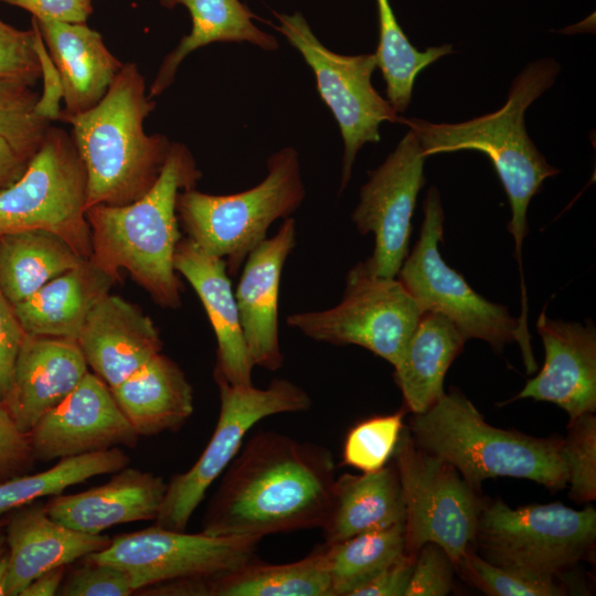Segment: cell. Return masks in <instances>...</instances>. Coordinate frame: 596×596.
<instances>
[{"mask_svg":"<svg viewBox=\"0 0 596 596\" xmlns=\"http://www.w3.org/2000/svg\"><path fill=\"white\" fill-rule=\"evenodd\" d=\"M222 475L201 532L259 540L321 528L337 478L328 448L274 430L243 443Z\"/></svg>","mask_w":596,"mask_h":596,"instance_id":"cell-1","label":"cell"},{"mask_svg":"<svg viewBox=\"0 0 596 596\" xmlns=\"http://www.w3.org/2000/svg\"><path fill=\"white\" fill-rule=\"evenodd\" d=\"M201 177L189 148L172 142L155 184L125 205H95L86 210L91 227L89 259L116 281L121 269L164 308L181 304L182 284L173 256L181 240L177 199Z\"/></svg>","mask_w":596,"mask_h":596,"instance_id":"cell-2","label":"cell"},{"mask_svg":"<svg viewBox=\"0 0 596 596\" xmlns=\"http://www.w3.org/2000/svg\"><path fill=\"white\" fill-rule=\"evenodd\" d=\"M155 107L137 64L124 63L94 107L77 115L60 114L58 119L72 127L86 171V210L131 203L155 184L172 143L163 135L145 131Z\"/></svg>","mask_w":596,"mask_h":596,"instance_id":"cell-3","label":"cell"},{"mask_svg":"<svg viewBox=\"0 0 596 596\" xmlns=\"http://www.w3.org/2000/svg\"><path fill=\"white\" fill-rule=\"evenodd\" d=\"M558 71L560 65L553 58L532 62L515 77L500 109L467 121L436 124L403 117L396 120L416 135L426 158L458 150H477L489 157L510 202L512 216L508 230L514 238L519 262L528 233L530 201L544 180L558 172L529 137L524 114L554 84Z\"/></svg>","mask_w":596,"mask_h":596,"instance_id":"cell-4","label":"cell"},{"mask_svg":"<svg viewBox=\"0 0 596 596\" xmlns=\"http://www.w3.org/2000/svg\"><path fill=\"white\" fill-rule=\"evenodd\" d=\"M409 432L421 448L454 466L472 489L498 477L528 479L553 490L567 486L562 439L493 427L459 392L444 393L414 414Z\"/></svg>","mask_w":596,"mask_h":596,"instance_id":"cell-5","label":"cell"},{"mask_svg":"<svg viewBox=\"0 0 596 596\" xmlns=\"http://www.w3.org/2000/svg\"><path fill=\"white\" fill-rule=\"evenodd\" d=\"M305 195L298 152L287 146L269 156L266 178L248 190L226 195L181 191L177 215L188 238L223 258L235 276L269 226L297 211Z\"/></svg>","mask_w":596,"mask_h":596,"instance_id":"cell-6","label":"cell"},{"mask_svg":"<svg viewBox=\"0 0 596 596\" xmlns=\"http://www.w3.org/2000/svg\"><path fill=\"white\" fill-rule=\"evenodd\" d=\"M595 541V509L575 510L561 502L482 505L475 538L488 562L540 578H555L582 561Z\"/></svg>","mask_w":596,"mask_h":596,"instance_id":"cell-7","label":"cell"},{"mask_svg":"<svg viewBox=\"0 0 596 596\" xmlns=\"http://www.w3.org/2000/svg\"><path fill=\"white\" fill-rule=\"evenodd\" d=\"M87 177L71 134L50 126L23 174L0 191V235L41 230L82 257L92 253Z\"/></svg>","mask_w":596,"mask_h":596,"instance_id":"cell-8","label":"cell"},{"mask_svg":"<svg viewBox=\"0 0 596 596\" xmlns=\"http://www.w3.org/2000/svg\"><path fill=\"white\" fill-rule=\"evenodd\" d=\"M395 469L405 504V552L416 555L425 543L440 546L455 567L475 543L482 504L449 462L421 448L403 427Z\"/></svg>","mask_w":596,"mask_h":596,"instance_id":"cell-9","label":"cell"},{"mask_svg":"<svg viewBox=\"0 0 596 596\" xmlns=\"http://www.w3.org/2000/svg\"><path fill=\"white\" fill-rule=\"evenodd\" d=\"M220 414L213 435L195 464L171 477L155 525L184 531L206 490L237 455L246 434L260 419L308 409V393L286 379H274L265 389L216 382Z\"/></svg>","mask_w":596,"mask_h":596,"instance_id":"cell-10","label":"cell"},{"mask_svg":"<svg viewBox=\"0 0 596 596\" xmlns=\"http://www.w3.org/2000/svg\"><path fill=\"white\" fill-rule=\"evenodd\" d=\"M422 315L398 279L376 276L360 262L348 273L338 305L291 313L286 322L319 342L363 347L394 366Z\"/></svg>","mask_w":596,"mask_h":596,"instance_id":"cell-11","label":"cell"},{"mask_svg":"<svg viewBox=\"0 0 596 596\" xmlns=\"http://www.w3.org/2000/svg\"><path fill=\"white\" fill-rule=\"evenodd\" d=\"M276 29L301 54L312 70L317 91L334 116L343 140L339 192L348 185L358 151L380 141V126L397 120V113L373 87L377 67L374 53L338 54L324 46L300 12H274Z\"/></svg>","mask_w":596,"mask_h":596,"instance_id":"cell-12","label":"cell"},{"mask_svg":"<svg viewBox=\"0 0 596 596\" xmlns=\"http://www.w3.org/2000/svg\"><path fill=\"white\" fill-rule=\"evenodd\" d=\"M444 211L436 188H430L424 203L419 238L406 256L398 280L414 298L421 311L447 317L468 339H481L500 351L519 341V319L505 306L493 304L477 294L438 251L443 240Z\"/></svg>","mask_w":596,"mask_h":596,"instance_id":"cell-13","label":"cell"},{"mask_svg":"<svg viewBox=\"0 0 596 596\" xmlns=\"http://www.w3.org/2000/svg\"><path fill=\"white\" fill-rule=\"evenodd\" d=\"M255 538L212 536L163 529L158 525L111 538L103 551L85 558L126 571L135 594L149 585L185 577H213L255 557Z\"/></svg>","mask_w":596,"mask_h":596,"instance_id":"cell-14","label":"cell"},{"mask_svg":"<svg viewBox=\"0 0 596 596\" xmlns=\"http://www.w3.org/2000/svg\"><path fill=\"white\" fill-rule=\"evenodd\" d=\"M425 155L409 129L394 151L360 190L352 213L356 230L373 233V254L364 262L376 276L394 278L408 255L411 220L419 190L425 183Z\"/></svg>","mask_w":596,"mask_h":596,"instance_id":"cell-15","label":"cell"},{"mask_svg":"<svg viewBox=\"0 0 596 596\" xmlns=\"http://www.w3.org/2000/svg\"><path fill=\"white\" fill-rule=\"evenodd\" d=\"M35 460L51 461L113 447H135L138 435L108 385L89 371L28 433Z\"/></svg>","mask_w":596,"mask_h":596,"instance_id":"cell-16","label":"cell"},{"mask_svg":"<svg viewBox=\"0 0 596 596\" xmlns=\"http://www.w3.org/2000/svg\"><path fill=\"white\" fill-rule=\"evenodd\" d=\"M296 245V222L286 217L277 233L246 257L234 292L249 358L276 371L284 364L278 338V296L283 267Z\"/></svg>","mask_w":596,"mask_h":596,"instance_id":"cell-17","label":"cell"},{"mask_svg":"<svg viewBox=\"0 0 596 596\" xmlns=\"http://www.w3.org/2000/svg\"><path fill=\"white\" fill-rule=\"evenodd\" d=\"M545 360L517 398L551 402L574 419L596 411V332L592 324L552 320L544 310L536 322Z\"/></svg>","mask_w":596,"mask_h":596,"instance_id":"cell-18","label":"cell"},{"mask_svg":"<svg viewBox=\"0 0 596 596\" xmlns=\"http://www.w3.org/2000/svg\"><path fill=\"white\" fill-rule=\"evenodd\" d=\"M87 368L75 340L25 333L1 403L17 427L28 434L79 384Z\"/></svg>","mask_w":596,"mask_h":596,"instance_id":"cell-19","label":"cell"},{"mask_svg":"<svg viewBox=\"0 0 596 596\" xmlns=\"http://www.w3.org/2000/svg\"><path fill=\"white\" fill-rule=\"evenodd\" d=\"M173 265L198 294L215 333V381L252 385L254 364L244 340L225 260L185 237L177 244Z\"/></svg>","mask_w":596,"mask_h":596,"instance_id":"cell-20","label":"cell"},{"mask_svg":"<svg viewBox=\"0 0 596 596\" xmlns=\"http://www.w3.org/2000/svg\"><path fill=\"white\" fill-rule=\"evenodd\" d=\"M76 342L87 366L109 389L120 384L162 349L152 320L137 306L110 294L94 307Z\"/></svg>","mask_w":596,"mask_h":596,"instance_id":"cell-21","label":"cell"},{"mask_svg":"<svg viewBox=\"0 0 596 596\" xmlns=\"http://www.w3.org/2000/svg\"><path fill=\"white\" fill-rule=\"evenodd\" d=\"M4 534L10 549L7 596H20L41 574L106 549L111 538L70 529L50 518L36 501L11 511Z\"/></svg>","mask_w":596,"mask_h":596,"instance_id":"cell-22","label":"cell"},{"mask_svg":"<svg viewBox=\"0 0 596 596\" xmlns=\"http://www.w3.org/2000/svg\"><path fill=\"white\" fill-rule=\"evenodd\" d=\"M167 490L162 477L125 467L105 483L74 494H58L44 509L54 521L87 534L136 521L155 520Z\"/></svg>","mask_w":596,"mask_h":596,"instance_id":"cell-23","label":"cell"},{"mask_svg":"<svg viewBox=\"0 0 596 596\" xmlns=\"http://www.w3.org/2000/svg\"><path fill=\"white\" fill-rule=\"evenodd\" d=\"M34 21L60 79L61 114L87 111L105 96L124 63L86 23Z\"/></svg>","mask_w":596,"mask_h":596,"instance_id":"cell-24","label":"cell"},{"mask_svg":"<svg viewBox=\"0 0 596 596\" xmlns=\"http://www.w3.org/2000/svg\"><path fill=\"white\" fill-rule=\"evenodd\" d=\"M115 283L87 258L13 305V309L25 333L76 341L89 313Z\"/></svg>","mask_w":596,"mask_h":596,"instance_id":"cell-25","label":"cell"},{"mask_svg":"<svg viewBox=\"0 0 596 596\" xmlns=\"http://www.w3.org/2000/svg\"><path fill=\"white\" fill-rule=\"evenodd\" d=\"M110 391L138 436L177 430L194 409L187 376L161 352Z\"/></svg>","mask_w":596,"mask_h":596,"instance_id":"cell-26","label":"cell"},{"mask_svg":"<svg viewBox=\"0 0 596 596\" xmlns=\"http://www.w3.org/2000/svg\"><path fill=\"white\" fill-rule=\"evenodd\" d=\"M405 520V504L395 467L336 478L328 515L320 528L324 545L384 530Z\"/></svg>","mask_w":596,"mask_h":596,"instance_id":"cell-27","label":"cell"},{"mask_svg":"<svg viewBox=\"0 0 596 596\" xmlns=\"http://www.w3.org/2000/svg\"><path fill=\"white\" fill-rule=\"evenodd\" d=\"M160 4L167 9L184 7L191 17V30L164 56L149 87L150 98L173 84L181 62L200 47L216 42H248L265 51L279 46L274 35L253 22L254 13L241 0H160Z\"/></svg>","mask_w":596,"mask_h":596,"instance_id":"cell-28","label":"cell"},{"mask_svg":"<svg viewBox=\"0 0 596 596\" xmlns=\"http://www.w3.org/2000/svg\"><path fill=\"white\" fill-rule=\"evenodd\" d=\"M467 339L444 315L424 312L400 360L394 377L414 414L426 411L444 392L445 374Z\"/></svg>","mask_w":596,"mask_h":596,"instance_id":"cell-29","label":"cell"},{"mask_svg":"<svg viewBox=\"0 0 596 596\" xmlns=\"http://www.w3.org/2000/svg\"><path fill=\"white\" fill-rule=\"evenodd\" d=\"M84 259L62 237L32 230L0 235V286L13 305Z\"/></svg>","mask_w":596,"mask_h":596,"instance_id":"cell-30","label":"cell"},{"mask_svg":"<svg viewBox=\"0 0 596 596\" xmlns=\"http://www.w3.org/2000/svg\"><path fill=\"white\" fill-rule=\"evenodd\" d=\"M207 596H331L323 547L286 564L256 558L206 578Z\"/></svg>","mask_w":596,"mask_h":596,"instance_id":"cell-31","label":"cell"},{"mask_svg":"<svg viewBox=\"0 0 596 596\" xmlns=\"http://www.w3.org/2000/svg\"><path fill=\"white\" fill-rule=\"evenodd\" d=\"M405 554L404 522L324 545L331 596H351Z\"/></svg>","mask_w":596,"mask_h":596,"instance_id":"cell-32","label":"cell"},{"mask_svg":"<svg viewBox=\"0 0 596 596\" xmlns=\"http://www.w3.org/2000/svg\"><path fill=\"white\" fill-rule=\"evenodd\" d=\"M129 461L125 451L113 447L61 458L47 470L0 481V515L43 497L58 496L65 489L93 477L114 473L127 467Z\"/></svg>","mask_w":596,"mask_h":596,"instance_id":"cell-33","label":"cell"},{"mask_svg":"<svg viewBox=\"0 0 596 596\" xmlns=\"http://www.w3.org/2000/svg\"><path fill=\"white\" fill-rule=\"evenodd\" d=\"M379 44L374 53L386 83L387 100L395 113L405 111L411 103L415 79L421 71L451 52V45L413 46L400 26L390 0H376Z\"/></svg>","mask_w":596,"mask_h":596,"instance_id":"cell-34","label":"cell"},{"mask_svg":"<svg viewBox=\"0 0 596 596\" xmlns=\"http://www.w3.org/2000/svg\"><path fill=\"white\" fill-rule=\"evenodd\" d=\"M40 95L23 82L0 78V134L36 152L51 126L39 108Z\"/></svg>","mask_w":596,"mask_h":596,"instance_id":"cell-35","label":"cell"},{"mask_svg":"<svg viewBox=\"0 0 596 596\" xmlns=\"http://www.w3.org/2000/svg\"><path fill=\"white\" fill-rule=\"evenodd\" d=\"M403 429V414L365 419L350 429L343 445V462L363 472L376 471L393 455Z\"/></svg>","mask_w":596,"mask_h":596,"instance_id":"cell-36","label":"cell"},{"mask_svg":"<svg viewBox=\"0 0 596 596\" xmlns=\"http://www.w3.org/2000/svg\"><path fill=\"white\" fill-rule=\"evenodd\" d=\"M570 496L581 502L596 499V417L585 413L572 419L563 440Z\"/></svg>","mask_w":596,"mask_h":596,"instance_id":"cell-37","label":"cell"},{"mask_svg":"<svg viewBox=\"0 0 596 596\" xmlns=\"http://www.w3.org/2000/svg\"><path fill=\"white\" fill-rule=\"evenodd\" d=\"M458 567L485 594L492 596H560L565 590L555 578H540L494 565L467 552Z\"/></svg>","mask_w":596,"mask_h":596,"instance_id":"cell-38","label":"cell"},{"mask_svg":"<svg viewBox=\"0 0 596 596\" xmlns=\"http://www.w3.org/2000/svg\"><path fill=\"white\" fill-rule=\"evenodd\" d=\"M39 39L40 31L33 19L30 29L21 30L0 18V78L35 86L43 75Z\"/></svg>","mask_w":596,"mask_h":596,"instance_id":"cell-39","label":"cell"},{"mask_svg":"<svg viewBox=\"0 0 596 596\" xmlns=\"http://www.w3.org/2000/svg\"><path fill=\"white\" fill-rule=\"evenodd\" d=\"M135 592L132 579L126 571L85 558L84 565L73 570L63 579L57 595L129 596Z\"/></svg>","mask_w":596,"mask_h":596,"instance_id":"cell-40","label":"cell"},{"mask_svg":"<svg viewBox=\"0 0 596 596\" xmlns=\"http://www.w3.org/2000/svg\"><path fill=\"white\" fill-rule=\"evenodd\" d=\"M454 564L446 552L425 543L416 553L405 596H445L453 587Z\"/></svg>","mask_w":596,"mask_h":596,"instance_id":"cell-41","label":"cell"},{"mask_svg":"<svg viewBox=\"0 0 596 596\" xmlns=\"http://www.w3.org/2000/svg\"><path fill=\"white\" fill-rule=\"evenodd\" d=\"M34 461L28 434L17 427L0 402V481L26 473Z\"/></svg>","mask_w":596,"mask_h":596,"instance_id":"cell-42","label":"cell"},{"mask_svg":"<svg viewBox=\"0 0 596 596\" xmlns=\"http://www.w3.org/2000/svg\"><path fill=\"white\" fill-rule=\"evenodd\" d=\"M23 331L13 309L0 286V402L9 391Z\"/></svg>","mask_w":596,"mask_h":596,"instance_id":"cell-43","label":"cell"},{"mask_svg":"<svg viewBox=\"0 0 596 596\" xmlns=\"http://www.w3.org/2000/svg\"><path fill=\"white\" fill-rule=\"evenodd\" d=\"M31 13L38 22L86 23L93 0H0Z\"/></svg>","mask_w":596,"mask_h":596,"instance_id":"cell-44","label":"cell"},{"mask_svg":"<svg viewBox=\"0 0 596 596\" xmlns=\"http://www.w3.org/2000/svg\"><path fill=\"white\" fill-rule=\"evenodd\" d=\"M414 562L415 555L405 554L370 582L355 589L351 596H405Z\"/></svg>","mask_w":596,"mask_h":596,"instance_id":"cell-45","label":"cell"},{"mask_svg":"<svg viewBox=\"0 0 596 596\" xmlns=\"http://www.w3.org/2000/svg\"><path fill=\"white\" fill-rule=\"evenodd\" d=\"M36 152L0 134V191L23 174Z\"/></svg>","mask_w":596,"mask_h":596,"instance_id":"cell-46","label":"cell"},{"mask_svg":"<svg viewBox=\"0 0 596 596\" xmlns=\"http://www.w3.org/2000/svg\"><path fill=\"white\" fill-rule=\"evenodd\" d=\"M66 566L52 568L28 584L20 596H53L58 593Z\"/></svg>","mask_w":596,"mask_h":596,"instance_id":"cell-47","label":"cell"},{"mask_svg":"<svg viewBox=\"0 0 596 596\" xmlns=\"http://www.w3.org/2000/svg\"><path fill=\"white\" fill-rule=\"evenodd\" d=\"M10 567V549L4 531L0 532V596H7V582Z\"/></svg>","mask_w":596,"mask_h":596,"instance_id":"cell-48","label":"cell"},{"mask_svg":"<svg viewBox=\"0 0 596 596\" xmlns=\"http://www.w3.org/2000/svg\"><path fill=\"white\" fill-rule=\"evenodd\" d=\"M7 522V518H0V532L3 531Z\"/></svg>","mask_w":596,"mask_h":596,"instance_id":"cell-49","label":"cell"}]
</instances>
